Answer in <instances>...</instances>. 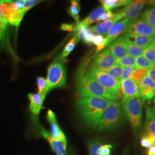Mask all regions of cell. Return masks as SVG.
Returning a JSON list of instances; mask_svg holds the SVG:
<instances>
[{"instance_id":"6","label":"cell","mask_w":155,"mask_h":155,"mask_svg":"<svg viewBox=\"0 0 155 155\" xmlns=\"http://www.w3.org/2000/svg\"><path fill=\"white\" fill-rule=\"evenodd\" d=\"M86 73L97 81L104 87L119 95L120 91V82L119 81L111 77L105 71L95 66L94 64L90 66Z\"/></svg>"},{"instance_id":"21","label":"cell","mask_w":155,"mask_h":155,"mask_svg":"<svg viewBox=\"0 0 155 155\" xmlns=\"http://www.w3.org/2000/svg\"><path fill=\"white\" fill-rule=\"evenodd\" d=\"M145 129L146 134L155 139V113L151 108L147 109Z\"/></svg>"},{"instance_id":"17","label":"cell","mask_w":155,"mask_h":155,"mask_svg":"<svg viewBox=\"0 0 155 155\" xmlns=\"http://www.w3.org/2000/svg\"><path fill=\"white\" fill-rule=\"evenodd\" d=\"M138 87L140 97L143 101L153 98L155 94V84L147 76L143 79Z\"/></svg>"},{"instance_id":"1","label":"cell","mask_w":155,"mask_h":155,"mask_svg":"<svg viewBox=\"0 0 155 155\" xmlns=\"http://www.w3.org/2000/svg\"><path fill=\"white\" fill-rule=\"evenodd\" d=\"M114 101L95 97H82L77 101L78 112L85 124L93 129L98 127L100 118L108 106Z\"/></svg>"},{"instance_id":"43","label":"cell","mask_w":155,"mask_h":155,"mask_svg":"<svg viewBox=\"0 0 155 155\" xmlns=\"http://www.w3.org/2000/svg\"><path fill=\"white\" fill-rule=\"evenodd\" d=\"M148 155H155V144L151 146L148 148Z\"/></svg>"},{"instance_id":"27","label":"cell","mask_w":155,"mask_h":155,"mask_svg":"<svg viewBox=\"0 0 155 155\" xmlns=\"http://www.w3.org/2000/svg\"><path fill=\"white\" fill-rule=\"evenodd\" d=\"M80 39H81L80 35H79V33H77L71 40H70V41L67 44L64 50L63 51V52H62L63 58H66L68 56V55L74 49V48L75 47L76 45L78 43V41L80 40Z\"/></svg>"},{"instance_id":"24","label":"cell","mask_w":155,"mask_h":155,"mask_svg":"<svg viewBox=\"0 0 155 155\" xmlns=\"http://www.w3.org/2000/svg\"><path fill=\"white\" fill-rule=\"evenodd\" d=\"M77 33H79L81 39H82L84 43L87 45H93L94 38L96 35L93 33L90 28L88 27L82 28L78 31Z\"/></svg>"},{"instance_id":"47","label":"cell","mask_w":155,"mask_h":155,"mask_svg":"<svg viewBox=\"0 0 155 155\" xmlns=\"http://www.w3.org/2000/svg\"><path fill=\"white\" fill-rule=\"evenodd\" d=\"M153 101H154V103H155V95H154V100H153Z\"/></svg>"},{"instance_id":"14","label":"cell","mask_w":155,"mask_h":155,"mask_svg":"<svg viewBox=\"0 0 155 155\" xmlns=\"http://www.w3.org/2000/svg\"><path fill=\"white\" fill-rule=\"evenodd\" d=\"M129 24V20L127 18H124L115 23L107 33L106 37L105 38V47L115 39L118 38L121 34L125 32Z\"/></svg>"},{"instance_id":"32","label":"cell","mask_w":155,"mask_h":155,"mask_svg":"<svg viewBox=\"0 0 155 155\" xmlns=\"http://www.w3.org/2000/svg\"><path fill=\"white\" fill-rule=\"evenodd\" d=\"M116 63L122 67H133L135 68V58L127 54L121 59H117Z\"/></svg>"},{"instance_id":"11","label":"cell","mask_w":155,"mask_h":155,"mask_svg":"<svg viewBox=\"0 0 155 155\" xmlns=\"http://www.w3.org/2000/svg\"><path fill=\"white\" fill-rule=\"evenodd\" d=\"M120 93L122 100L140 97L138 85L132 78L120 82Z\"/></svg>"},{"instance_id":"16","label":"cell","mask_w":155,"mask_h":155,"mask_svg":"<svg viewBox=\"0 0 155 155\" xmlns=\"http://www.w3.org/2000/svg\"><path fill=\"white\" fill-rule=\"evenodd\" d=\"M122 18H123L121 15L118 12H117L116 13H114V16L110 19L100 22L98 24L89 28L93 33H96L102 36L106 35L110 31L113 25L120 20H122Z\"/></svg>"},{"instance_id":"20","label":"cell","mask_w":155,"mask_h":155,"mask_svg":"<svg viewBox=\"0 0 155 155\" xmlns=\"http://www.w3.org/2000/svg\"><path fill=\"white\" fill-rule=\"evenodd\" d=\"M123 37L126 42L140 47H147L154 39V37L134 34H125Z\"/></svg>"},{"instance_id":"33","label":"cell","mask_w":155,"mask_h":155,"mask_svg":"<svg viewBox=\"0 0 155 155\" xmlns=\"http://www.w3.org/2000/svg\"><path fill=\"white\" fill-rule=\"evenodd\" d=\"M101 145L99 140H93L88 144V150L89 155H101L100 148Z\"/></svg>"},{"instance_id":"15","label":"cell","mask_w":155,"mask_h":155,"mask_svg":"<svg viewBox=\"0 0 155 155\" xmlns=\"http://www.w3.org/2000/svg\"><path fill=\"white\" fill-rule=\"evenodd\" d=\"M46 118L47 121L50 123L51 129L50 133L53 136V137L64 143V144H67L66 136L60 127L54 111L51 110H48L47 113Z\"/></svg>"},{"instance_id":"42","label":"cell","mask_w":155,"mask_h":155,"mask_svg":"<svg viewBox=\"0 0 155 155\" xmlns=\"http://www.w3.org/2000/svg\"><path fill=\"white\" fill-rule=\"evenodd\" d=\"M74 27L72 24H63L61 26V29L63 31H74Z\"/></svg>"},{"instance_id":"25","label":"cell","mask_w":155,"mask_h":155,"mask_svg":"<svg viewBox=\"0 0 155 155\" xmlns=\"http://www.w3.org/2000/svg\"><path fill=\"white\" fill-rule=\"evenodd\" d=\"M81 11L80 3L79 1L72 0L71 1V6L68 9V13L72 17L78 24L79 22V12Z\"/></svg>"},{"instance_id":"18","label":"cell","mask_w":155,"mask_h":155,"mask_svg":"<svg viewBox=\"0 0 155 155\" xmlns=\"http://www.w3.org/2000/svg\"><path fill=\"white\" fill-rule=\"evenodd\" d=\"M107 49L116 59L127 55V46L123 36H120L107 45Z\"/></svg>"},{"instance_id":"31","label":"cell","mask_w":155,"mask_h":155,"mask_svg":"<svg viewBox=\"0 0 155 155\" xmlns=\"http://www.w3.org/2000/svg\"><path fill=\"white\" fill-rule=\"evenodd\" d=\"M143 56L147 61L155 64V47L152 41L145 49Z\"/></svg>"},{"instance_id":"22","label":"cell","mask_w":155,"mask_h":155,"mask_svg":"<svg viewBox=\"0 0 155 155\" xmlns=\"http://www.w3.org/2000/svg\"><path fill=\"white\" fill-rule=\"evenodd\" d=\"M133 1L131 0H102L100 1L102 7L106 11H109L111 9L119 6H127Z\"/></svg>"},{"instance_id":"36","label":"cell","mask_w":155,"mask_h":155,"mask_svg":"<svg viewBox=\"0 0 155 155\" xmlns=\"http://www.w3.org/2000/svg\"><path fill=\"white\" fill-rule=\"evenodd\" d=\"M136 70V68L133 67H123L122 75L120 79V82L125 79L132 78V74Z\"/></svg>"},{"instance_id":"7","label":"cell","mask_w":155,"mask_h":155,"mask_svg":"<svg viewBox=\"0 0 155 155\" xmlns=\"http://www.w3.org/2000/svg\"><path fill=\"white\" fill-rule=\"evenodd\" d=\"M47 81L50 90L66 86V72L62 63L54 61L50 64L48 67Z\"/></svg>"},{"instance_id":"23","label":"cell","mask_w":155,"mask_h":155,"mask_svg":"<svg viewBox=\"0 0 155 155\" xmlns=\"http://www.w3.org/2000/svg\"><path fill=\"white\" fill-rule=\"evenodd\" d=\"M140 19L155 28V7L146 9L141 15Z\"/></svg>"},{"instance_id":"48","label":"cell","mask_w":155,"mask_h":155,"mask_svg":"<svg viewBox=\"0 0 155 155\" xmlns=\"http://www.w3.org/2000/svg\"></svg>"},{"instance_id":"46","label":"cell","mask_w":155,"mask_h":155,"mask_svg":"<svg viewBox=\"0 0 155 155\" xmlns=\"http://www.w3.org/2000/svg\"><path fill=\"white\" fill-rule=\"evenodd\" d=\"M152 43H153V45H155V39H153V41H152Z\"/></svg>"},{"instance_id":"12","label":"cell","mask_w":155,"mask_h":155,"mask_svg":"<svg viewBox=\"0 0 155 155\" xmlns=\"http://www.w3.org/2000/svg\"><path fill=\"white\" fill-rule=\"evenodd\" d=\"M28 97L30 102L29 110L31 113L32 121L35 124H38L40 112L43 107V104L45 97L39 93H30L28 94Z\"/></svg>"},{"instance_id":"9","label":"cell","mask_w":155,"mask_h":155,"mask_svg":"<svg viewBox=\"0 0 155 155\" xmlns=\"http://www.w3.org/2000/svg\"><path fill=\"white\" fill-rule=\"evenodd\" d=\"M147 1L137 0L133 1L130 4L118 12L122 18H127L129 20V23L136 20L140 12L143 9Z\"/></svg>"},{"instance_id":"28","label":"cell","mask_w":155,"mask_h":155,"mask_svg":"<svg viewBox=\"0 0 155 155\" xmlns=\"http://www.w3.org/2000/svg\"><path fill=\"white\" fill-rule=\"evenodd\" d=\"M155 64L147 61L143 55L135 58V68L136 69H150L155 67Z\"/></svg>"},{"instance_id":"30","label":"cell","mask_w":155,"mask_h":155,"mask_svg":"<svg viewBox=\"0 0 155 155\" xmlns=\"http://www.w3.org/2000/svg\"><path fill=\"white\" fill-rule=\"evenodd\" d=\"M37 86L38 89V93L45 97L47 93L50 91L49 85L47 79L39 77L37 78Z\"/></svg>"},{"instance_id":"5","label":"cell","mask_w":155,"mask_h":155,"mask_svg":"<svg viewBox=\"0 0 155 155\" xmlns=\"http://www.w3.org/2000/svg\"><path fill=\"white\" fill-rule=\"evenodd\" d=\"M2 18L8 23L18 27L25 13H24V0L3 1L1 6Z\"/></svg>"},{"instance_id":"40","label":"cell","mask_w":155,"mask_h":155,"mask_svg":"<svg viewBox=\"0 0 155 155\" xmlns=\"http://www.w3.org/2000/svg\"><path fill=\"white\" fill-rule=\"evenodd\" d=\"M7 24L8 22L5 19L0 20V43L2 39L3 36L4 35V33L5 32Z\"/></svg>"},{"instance_id":"4","label":"cell","mask_w":155,"mask_h":155,"mask_svg":"<svg viewBox=\"0 0 155 155\" xmlns=\"http://www.w3.org/2000/svg\"><path fill=\"white\" fill-rule=\"evenodd\" d=\"M122 107L130 123L133 131L137 132L142 122L143 104L140 98L122 100Z\"/></svg>"},{"instance_id":"41","label":"cell","mask_w":155,"mask_h":155,"mask_svg":"<svg viewBox=\"0 0 155 155\" xmlns=\"http://www.w3.org/2000/svg\"><path fill=\"white\" fill-rule=\"evenodd\" d=\"M147 76L150 78L155 84V67L148 70Z\"/></svg>"},{"instance_id":"26","label":"cell","mask_w":155,"mask_h":155,"mask_svg":"<svg viewBox=\"0 0 155 155\" xmlns=\"http://www.w3.org/2000/svg\"><path fill=\"white\" fill-rule=\"evenodd\" d=\"M127 46V55L136 58L139 56L143 55L144 50L147 47H140L134 45L130 44L125 41Z\"/></svg>"},{"instance_id":"44","label":"cell","mask_w":155,"mask_h":155,"mask_svg":"<svg viewBox=\"0 0 155 155\" xmlns=\"http://www.w3.org/2000/svg\"><path fill=\"white\" fill-rule=\"evenodd\" d=\"M3 1H0V20H3L4 18H2V11H1V6L2 4Z\"/></svg>"},{"instance_id":"29","label":"cell","mask_w":155,"mask_h":155,"mask_svg":"<svg viewBox=\"0 0 155 155\" xmlns=\"http://www.w3.org/2000/svg\"><path fill=\"white\" fill-rule=\"evenodd\" d=\"M123 67L118 63H116L114 65L109 68L108 70L104 71L108 74L111 77L114 78L117 81L120 82V79L122 75Z\"/></svg>"},{"instance_id":"38","label":"cell","mask_w":155,"mask_h":155,"mask_svg":"<svg viewBox=\"0 0 155 155\" xmlns=\"http://www.w3.org/2000/svg\"><path fill=\"white\" fill-rule=\"evenodd\" d=\"M112 148L113 147L110 144L101 145L100 148V154L101 155H110Z\"/></svg>"},{"instance_id":"37","label":"cell","mask_w":155,"mask_h":155,"mask_svg":"<svg viewBox=\"0 0 155 155\" xmlns=\"http://www.w3.org/2000/svg\"><path fill=\"white\" fill-rule=\"evenodd\" d=\"M40 2L41 1L38 0H24V13H25Z\"/></svg>"},{"instance_id":"34","label":"cell","mask_w":155,"mask_h":155,"mask_svg":"<svg viewBox=\"0 0 155 155\" xmlns=\"http://www.w3.org/2000/svg\"><path fill=\"white\" fill-rule=\"evenodd\" d=\"M147 71L148 69H136L133 72L132 78L139 85L143 79L147 76Z\"/></svg>"},{"instance_id":"13","label":"cell","mask_w":155,"mask_h":155,"mask_svg":"<svg viewBox=\"0 0 155 155\" xmlns=\"http://www.w3.org/2000/svg\"><path fill=\"white\" fill-rule=\"evenodd\" d=\"M40 133L50 144L52 151L56 155H68L67 152V144L53 137L50 132L45 128L40 127Z\"/></svg>"},{"instance_id":"2","label":"cell","mask_w":155,"mask_h":155,"mask_svg":"<svg viewBox=\"0 0 155 155\" xmlns=\"http://www.w3.org/2000/svg\"><path fill=\"white\" fill-rule=\"evenodd\" d=\"M77 90L81 97H95L113 101H117L120 98L118 94L105 89L86 73H81L79 75Z\"/></svg>"},{"instance_id":"8","label":"cell","mask_w":155,"mask_h":155,"mask_svg":"<svg viewBox=\"0 0 155 155\" xmlns=\"http://www.w3.org/2000/svg\"><path fill=\"white\" fill-rule=\"evenodd\" d=\"M125 34H134L154 37L155 28L141 19L136 20L129 23L125 31Z\"/></svg>"},{"instance_id":"10","label":"cell","mask_w":155,"mask_h":155,"mask_svg":"<svg viewBox=\"0 0 155 155\" xmlns=\"http://www.w3.org/2000/svg\"><path fill=\"white\" fill-rule=\"evenodd\" d=\"M116 59L108 49L102 50L94 58V65L103 71H106L116 63Z\"/></svg>"},{"instance_id":"39","label":"cell","mask_w":155,"mask_h":155,"mask_svg":"<svg viewBox=\"0 0 155 155\" xmlns=\"http://www.w3.org/2000/svg\"><path fill=\"white\" fill-rule=\"evenodd\" d=\"M114 13H113L111 11H106L102 15H101V16L98 19L97 21H105L106 20H108L114 16Z\"/></svg>"},{"instance_id":"19","label":"cell","mask_w":155,"mask_h":155,"mask_svg":"<svg viewBox=\"0 0 155 155\" xmlns=\"http://www.w3.org/2000/svg\"><path fill=\"white\" fill-rule=\"evenodd\" d=\"M106 11L102 6H99L94 9L93 11L90 13L88 16L85 19H84L82 21L79 22L74 28V31L77 32L81 29L83 28H87V27L94 23L95 21H97L98 19Z\"/></svg>"},{"instance_id":"35","label":"cell","mask_w":155,"mask_h":155,"mask_svg":"<svg viewBox=\"0 0 155 155\" xmlns=\"http://www.w3.org/2000/svg\"><path fill=\"white\" fill-rule=\"evenodd\" d=\"M141 145L144 148H149L151 146L155 144V139L152 136H150L148 134H145L142 137L140 141Z\"/></svg>"},{"instance_id":"45","label":"cell","mask_w":155,"mask_h":155,"mask_svg":"<svg viewBox=\"0 0 155 155\" xmlns=\"http://www.w3.org/2000/svg\"><path fill=\"white\" fill-rule=\"evenodd\" d=\"M148 4L150 5L155 6V0L154 1H148Z\"/></svg>"},{"instance_id":"3","label":"cell","mask_w":155,"mask_h":155,"mask_svg":"<svg viewBox=\"0 0 155 155\" xmlns=\"http://www.w3.org/2000/svg\"><path fill=\"white\" fill-rule=\"evenodd\" d=\"M124 113L122 103L114 101L107 107L101 117L97 127L98 131L110 132L118 128L124 122Z\"/></svg>"}]
</instances>
